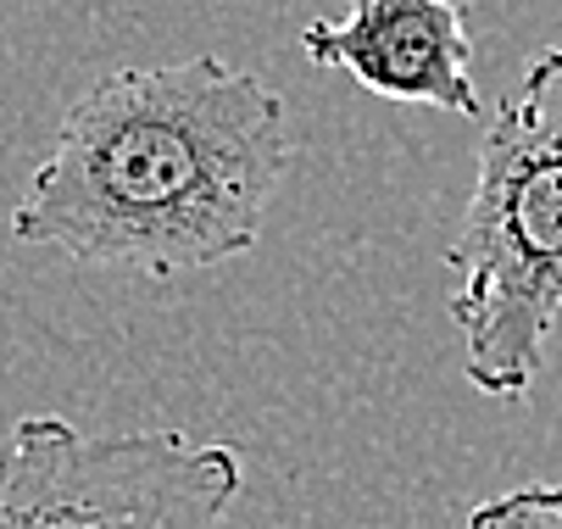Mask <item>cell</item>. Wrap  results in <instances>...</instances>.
Listing matches in <instances>:
<instances>
[{
	"instance_id": "1",
	"label": "cell",
	"mask_w": 562,
	"mask_h": 529,
	"mask_svg": "<svg viewBox=\"0 0 562 529\" xmlns=\"http://www.w3.org/2000/svg\"><path fill=\"white\" fill-rule=\"evenodd\" d=\"M290 168L284 95L223 56L95 79L12 206L23 246L179 279L246 257Z\"/></svg>"
},
{
	"instance_id": "4",
	"label": "cell",
	"mask_w": 562,
	"mask_h": 529,
	"mask_svg": "<svg viewBox=\"0 0 562 529\" xmlns=\"http://www.w3.org/2000/svg\"><path fill=\"white\" fill-rule=\"evenodd\" d=\"M301 50L312 67L351 72L368 95L479 117L473 34L457 0H351L346 18L306 23Z\"/></svg>"
},
{
	"instance_id": "2",
	"label": "cell",
	"mask_w": 562,
	"mask_h": 529,
	"mask_svg": "<svg viewBox=\"0 0 562 529\" xmlns=\"http://www.w3.org/2000/svg\"><path fill=\"white\" fill-rule=\"evenodd\" d=\"M446 262L468 385L524 402L562 324V45L529 61L518 95L479 134Z\"/></svg>"
},
{
	"instance_id": "5",
	"label": "cell",
	"mask_w": 562,
	"mask_h": 529,
	"mask_svg": "<svg viewBox=\"0 0 562 529\" xmlns=\"http://www.w3.org/2000/svg\"><path fill=\"white\" fill-rule=\"evenodd\" d=\"M462 529H562V485L551 480L513 485L491 502H479Z\"/></svg>"
},
{
	"instance_id": "3",
	"label": "cell",
	"mask_w": 562,
	"mask_h": 529,
	"mask_svg": "<svg viewBox=\"0 0 562 529\" xmlns=\"http://www.w3.org/2000/svg\"><path fill=\"white\" fill-rule=\"evenodd\" d=\"M246 458L184 429L90 435L29 413L0 446V529H228Z\"/></svg>"
}]
</instances>
